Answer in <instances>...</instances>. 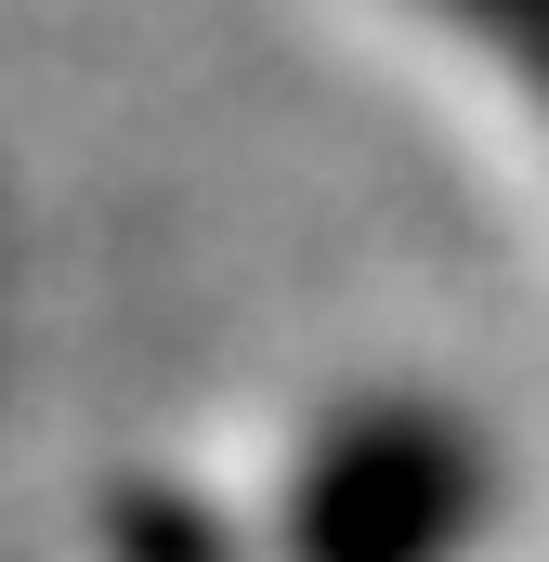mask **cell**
I'll list each match as a JSON object with an SVG mask.
<instances>
[{
  "label": "cell",
  "mask_w": 549,
  "mask_h": 562,
  "mask_svg": "<svg viewBox=\"0 0 549 562\" xmlns=\"http://www.w3.org/2000/svg\"><path fill=\"white\" fill-rule=\"evenodd\" d=\"M406 13L445 26L458 66H484V79L524 105V132L549 144V0H406Z\"/></svg>",
  "instance_id": "7a4b0ae2"
},
{
  "label": "cell",
  "mask_w": 549,
  "mask_h": 562,
  "mask_svg": "<svg viewBox=\"0 0 549 562\" xmlns=\"http://www.w3.org/2000/svg\"><path fill=\"white\" fill-rule=\"evenodd\" d=\"M484 458L432 419H354L301 484V562H445L471 537Z\"/></svg>",
  "instance_id": "6da1fadb"
}]
</instances>
